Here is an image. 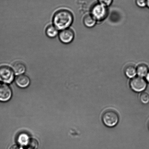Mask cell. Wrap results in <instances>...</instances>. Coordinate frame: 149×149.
Returning a JSON list of instances; mask_svg holds the SVG:
<instances>
[{
  "mask_svg": "<svg viewBox=\"0 0 149 149\" xmlns=\"http://www.w3.org/2000/svg\"><path fill=\"white\" fill-rule=\"evenodd\" d=\"M73 21V16L71 12L61 10L57 12L53 18V25L58 30L69 28Z\"/></svg>",
  "mask_w": 149,
  "mask_h": 149,
  "instance_id": "obj_1",
  "label": "cell"
},
{
  "mask_svg": "<svg viewBox=\"0 0 149 149\" xmlns=\"http://www.w3.org/2000/svg\"><path fill=\"white\" fill-rule=\"evenodd\" d=\"M102 121L106 126L112 127L117 125L119 121V116L116 111L108 109L105 111L102 115Z\"/></svg>",
  "mask_w": 149,
  "mask_h": 149,
  "instance_id": "obj_2",
  "label": "cell"
},
{
  "mask_svg": "<svg viewBox=\"0 0 149 149\" xmlns=\"http://www.w3.org/2000/svg\"><path fill=\"white\" fill-rule=\"evenodd\" d=\"M90 14L97 21H102L107 17V7L97 3L92 7Z\"/></svg>",
  "mask_w": 149,
  "mask_h": 149,
  "instance_id": "obj_3",
  "label": "cell"
},
{
  "mask_svg": "<svg viewBox=\"0 0 149 149\" xmlns=\"http://www.w3.org/2000/svg\"><path fill=\"white\" fill-rule=\"evenodd\" d=\"M130 86L132 90L136 92L143 91L147 87V82L143 78L137 77L132 79L130 82Z\"/></svg>",
  "mask_w": 149,
  "mask_h": 149,
  "instance_id": "obj_4",
  "label": "cell"
},
{
  "mask_svg": "<svg viewBox=\"0 0 149 149\" xmlns=\"http://www.w3.org/2000/svg\"><path fill=\"white\" fill-rule=\"evenodd\" d=\"M14 72L12 68L7 66L0 67V80L3 82H11L14 78Z\"/></svg>",
  "mask_w": 149,
  "mask_h": 149,
  "instance_id": "obj_5",
  "label": "cell"
},
{
  "mask_svg": "<svg viewBox=\"0 0 149 149\" xmlns=\"http://www.w3.org/2000/svg\"><path fill=\"white\" fill-rule=\"evenodd\" d=\"M58 36L60 41L65 44L71 43L73 40L74 33L71 29H67L61 30L58 34Z\"/></svg>",
  "mask_w": 149,
  "mask_h": 149,
  "instance_id": "obj_6",
  "label": "cell"
},
{
  "mask_svg": "<svg viewBox=\"0 0 149 149\" xmlns=\"http://www.w3.org/2000/svg\"><path fill=\"white\" fill-rule=\"evenodd\" d=\"M12 92L11 89L7 85L0 84V101L6 102L11 98Z\"/></svg>",
  "mask_w": 149,
  "mask_h": 149,
  "instance_id": "obj_7",
  "label": "cell"
},
{
  "mask_svg": "<svg viewBox=\"0 0 149 149\" xmlns=\"http://www.w3.org/2000/svg\"><path fill=\"white\" fill-rule=\"evenodd\" d=\"M15 82L19 87L24 88L27 87L30 84V80L27 76L21 74L16 77Z\"/></svg>",
  "mask_w": 149,
  "mask_h": 149,
  "instance_id": "obj_8",
  "label": "cell"
},
{
  "mask_svg": "<svg viewBox=\"0 0 149 149\" xmlns=\"http://www.w3.org/2000/svg\"><path fill=\"white\" fill-rule=\"evenodd\" d=\"M12 68L14 74L19 75L24 73L26 71V67L22 62L17 61L13 64Z\"/></svg>",
  "mask_w": 149,
  "mask_h": 149,
  "instance_id": "obj_9",
  "label": "cell"
},
{
  "mask_svg": "<svg viewBox=\"0 0 149 149\" xmlns=\"http://www.w3.org/2000/svg\"><path fill=\"white\" fill-rule=\"evenodd\" d=\"M97 21L91 14L87 15L83 19V23L85 26L89 28L94 27Z\"/></svg>",
  "mask_w": 149,
  "mask_h": 149,
  "instance_id": "obj_10",
  "label": "cell"
},
{
  "mask_svg": "<svg viewBox=\"0 0 149 149\" xmlns=\"http://www.w3.org/2000/svg\"><path fill=\"white\" fill-rule=\"evenodd\" d=\"M137 74L138 77H145L149 72L148 66L144 64H141L136 68Z\"/></svg>",
  "mask_w": 149,
  "mask_h": 149,
  "instance_id": "obj_11",
  "label": "cell"
},
{
  "mask_svg": "<svg viewBox=\"0 0 149 149\" xmlns=\"http://www.w3.org/2000/svg\"><path fill=\"white\" fill-rule=\"evenodd\" d=\"M125 73L128 78H133L137 75L136 68L134 65H128L125 68Z\"/></svg>",
  "mask_w": 149,
  "mask_h": 149,
  "instance_id": "obj_12",
  "label": "cell"
},
{
  "mask_svg": "<svg viewBox=\"0 0 149 149\" xmlns=\"http://www.w3.org/2000/svg\"><path fill=\"white\" fill-rule=\"evenodd\" d=\"M47 36L51 38L56 37L58 33V30L54 25H50L47 28L46 30Z\"/></svg>",
  "mask_w": 149,
  "mask_h": 149,
  "instance_id": "obj_13",
  "label": "cell"
},
{
  "mask_svg": "<svg viewBox=\"0 0 149 149\" xmlns=\"http://www.w3.org/2000/svg\"><path fill=\"white\" fill-rule=\"evenodd\" d=\"M38 144L36 140L31 139H29L26 146L27 149H36L38 148Z\"/></svg>",
  "mask_w": 149,
  "mask_h": 149,
  "instance_id": "obj_14",
  "label": "cell"
},
{
  "mask_svg": "<svg viewBox=\"0 0 149 149\" xmlns=\"http://www.w3.org/2000/svg\"><path fill=\"white\" fill-rule=\"evenodd\" d=\"M140 99L141 103L148 104L149 103V94L146 92H143L140 95Z\"/></svg>",
  "mask_w": 149,
  "mask_h": 149,
  "instance_id": "obj_15",
  "label": "cell"
},
{
  "mask_svg": "<svg viewBox=\"0 0 149 149\" xmlns=\"http://www.w3.org/2000/svg\"><path fill=\"white\" fill-rule=\"evenodd\" d=\"M29 140V139L27 135L25 134H22V135L20 136V138H19L18 141L21 145L26 146L27 145Z\"/></svg>",
  "mask_w": 149,
  "mask_h": 149,
  "instance_id": "obj_16",
  "label": "cell"
},
{
  "mask_svg": "<svg viewBox=\"0 0 149 149\" xmlns=\"http://www.w3.org/2000/svg\"><path fill=\"white\" fill-rule=\"evenodd\" d=\"M137 6L140 8H144L147 7L146 0H135Z\"/></svg>",
  "mask_w": 149,
  "mask_h": 149,
  "instance_id": "obj_17",
  "label": "cell"
},
{
  "mask_svg": "<svg viewBox=\"0 0 149 149\" xmlns=\"http://www.w3.org/2000/svg\"><path fill=\"white\" fill-rule=\"evenodd\" d=\"M97 1L99 3L107 7L111 5L113 0H97Z\"/></svg>",
  "mask_w": 149,
  "mask_h": 149,
  "instance_id": "obj_18",
  "label": "cell"
},
{
  "mask_svg": "<svg viewBox=\"0 0 149 149\" xmlns=\"http://www.w3.org/2000/svg\"><path fill=\"white\" fill-rule=\"evenodd\" d=\"M10 149H23L21 147H20V146L15 145L14 146H12L11 148H10Z\"/></svg>",
  "mask_w": 149,
  "mask_h": 149,
  "instance_id": "obj_19",
  "label": "cell"
},
{
  "mask_svg": "<svg viewBox=\"0 0 149 149\" xmlns=\"http://www.w3.org/2000/svg\"><path fill=\"white\" fill-rule=\"evenodd\" d=\"M146 80L147 82L149 83V72L147 74L146 76Z\"/></svg>",
  "mask_w": 149,
  "mask_h": 149,
  "instance_id": "obj_20",
  "label": "cell"
},
{
  "mask_svg": "<svg viewBox=\"0 0 149 149\" xmlns=\"http://www.w3.org/2000/svg\"><path fill=\"white\" fill-rule=\"evenodd\" d=\"M147 7L149 8V0H146Z\"/></svg>",
  "mask_w": 149,
  "mask_h": 149,
  "instance_id": "obj_21",
  "label": "cell"
},
{
  "mask_svg": "<svg viewBox=\"0 0 149 149\" xmlns=\"http://www.w3.org/2000/svg\"><path fill=\"white\" fill-rule=\"evenodd\" d=\"M148 128H149V122L148 123Z\"/></svg>",
  "mask_w": 149,
  "mask_h": 149,
  "instance_id": "obj_22",
  "label": "cell"
}]
</instances>
